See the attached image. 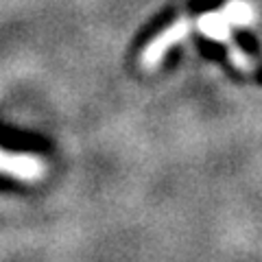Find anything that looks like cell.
<instances>
[{"label":"cell","mask_w":262,"mask_h":262,"mask_svg":"<svg viewBox=\"0 0 262 262\" xmlns=\"http://www.w3.org/2000/svg\"><path fill=\"white\" fill-rule=\"evenodd\" d=\"M223 18L229 22V27H247L256 18V11L247 0H232L223 7Z\"/></svg>","instance_id":"4"},{"label":"cell","mask_w":262,"mask_h":262,"mask_svg":"<svg viewBox=\"0 0 262 262\" xmlns=\"http://www.w3.org/2000/svg\"><path fill=\"white\" fill-rule=\"evenodd\" d=\"M0 170L11 173L15 177L33 179V177H39V173H42V166H39L35 160H31L29 155H11V153H3V151H0Z\"/></svg>","instance_id":"3"},{"label":"cell","mask_w":262,"mask_h":262,"mask_svg":"<svg viewBox=\"0 0 262 262\" xmlns=\"http://www.w3.org/2000/svg\"><path fill=\"white\" fill-rule=\"evenodd\" d=\"M190 27H192V22L182 18V20H177L175 24H170L168 29H164L160 35H155L151 42L146 44V48H144L142 63L146 66V68H153V66H158L164 59V55L168 53V48L175 46L177 42H182V39L188 35Z\"/></svg>","instance_id":"2"},{"label":"cell","mask_w":262,"mask_h":262,"mask_svg":"<svg viewBox=\"0 0 262 262\" xmlns=\"http://www.w3.org/2000/svg\"><path fill=\"white\" fill-rule=\"evenodd\" d=\"M196 27H199V31L206 37L216 39V42H221L227 48L229 59H232V63L238 70H243V72H253V70H256V63H253V59L243 51L238 44L234 42L232 27H229V22L223 18V13H221V11H216V13H203L201 18L196 20Z\"/></svg>","instance_id":"1"}]
</instances>
